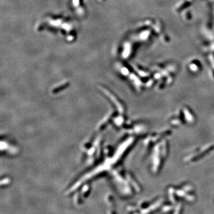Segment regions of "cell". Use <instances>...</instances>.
I'll list each match as a JSON object with an SVG mask.
<instances>
[{
    "label": "cell",
    "instance_id": "1",
    "mask_svg": "<svg viewBox=\"0 0 214 214\" xmlns=\"http://www.w3.org/2000/svg\"><path fill=\"white\" fill-rule=\"evenodd\" d=\"M1 150L8 155H15L17 153L19 148L13 140L6 137L4 141H1Z\"/></svg>",
    "mask_w": 214,
    "mask_h": 214
},
{
    "label": "cell",
    "instance_id": "2",
    "mask_svg": "<svg viewBox=\"0 0 214 214\" xmlns=\"http://www.w3.org/2000/svg\"><path fill=\"white\" fill-rule=\"evenodd\" d=\"M161 203V201H159L158 203L154 204L153 205L149 207L148 209H147V210H145L144 211H143V213H144V214H146L147 212H149L151 211L152 210H153L154 209H155L156 208H158V207L160 205Z\"/></svg>",
    "mask_w": 214,
    "mask_h": 214
},
{
    "label": "cell",
    "instance_id": "3",
    "mask_svg": "<svg viewBox=\"0 0 214 214\" xmlns=\"http://www.w3.org/2000/svg\"><path fill=\"white\" fill-rule=\"evenodd\" d=\"M180 208H181V205H180V203H179V204H178L177 205V206L176 210H175L174 214H179V212H180Z\"/></svg>",
    "mask_w": 214,
    "mask_h": 214
},
{
    "label": "cell",
    "instance_id": "4",
    "mask_svg": "<svg viewBox=\"0 0 214 214\" xmlns=\"http://www.w3.org/2000/svg\"><path fill=\"white\" fill-rule=\"evenodd\" d=\"M168 208H172V207H170V206L164 207V208H163V210H164V211H168V210H170L169 209H168Z\"/></svg>",
    "mask_w": 214,
    "mask_h": 214
}]
</instances>
